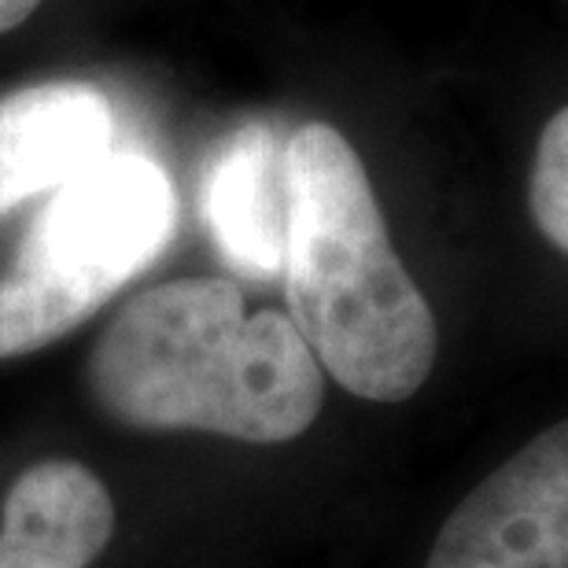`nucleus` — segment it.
Listing matches in <instances>:
<instances>
[{"label":"nucleus","mask_w":568,"mask_h":568,"mask_svg":"<svg viewBox=\"0 0 568 568\" xmlns=\"http://www.w3.org/2000/svg\"><path fill=\"white\" fill-rule=\"evenodd\" d=\"M89 388L126 428L288 443L314 425L325 381L288 314H247L225 277H181L115 314L89 358Z\"/></svg>","instance_id":"1"},{"label":"nucleus","mask_w":568,"mask_h":568,"mask_svg":"<svg viewBox=\"0 0 568 568\" xmlns=\"http://www.w3.org/2000/svg\"><path fill=\"white\" fill-rule=\"evenodd\" d=\"M284 292L288 317L339 388L403 403L436 366L439 333L422 288L395 255L369 174L328 122L284 144Z\"/></svg>","instance_id":"2"},{"label":"nucleus","mask_w":568,"mask_h":568,"mask_svg":"<svg viewBox=\"0 0 568 568\" xmlns=\"http://www.w3.org/2000/svg\"><path fill=\"white\" fill-rule=\"evenodd\" d=\"M174 225L178 192L155 159L108 152L67 178L0 277V358L82 325L163 252Z\"/></svg>","instance_id":"3"},{"label":"nucleus","mask_w":568,"mask_h":568,"mask_svg":"<svg viewBox=\"0 0 568 568\" xmlns=\"http://www.w3.org/2000/svg\"><path fill=\"white\" fill-rule=\"evenodd\" d=\"M425 568H568V422L462 498Z\"/></svg>","instance_id":"4"},{"label":"nucleus","mask_w":568,"mask_h":568,"mask_svg":"<svg viewBox=\"0 0 568 568\" xmlns=\"http://www.w3.org/2000/svg\"><path fill=\"white\" fill-rule=\"evenodd\" d=\"M115 108L97 85L41 82L0 100V214L104 159Z\"/></svg>","instance_id":"5"},{"label":"nucleus","mask_w":568,"mask_h":568,"mask_svg":"<svg viewBox=\"0 0 568 568\" xmlns=\"http://www.w3.org/2000/svg\"><path fill=\"white\" fill-rule=\"evenodd\" d=\"M203 222L236 274L281 277L288 225L284 144L263 122H247L214 148L203 174Z\"/></svg>","instance_id":"6"},{"label":"nucleus","mask_w":568,"mask_h":568,"mask_svg":"<svg viewBox=\"0 0 568 568\" xmlns=\"http://www.w3.org/2000/svg\"><path fill=\"white\" fill-rule=\"evenodd\" d=\"M115 536V503L82 462H41L11 484L0 568H89Z\"/></svg>","instance_id":"7"},{"label":"nucleus","mask_w":568,"mask_h":568,"mask_svg":"<svg viewBox=\"0 0 568 568\" xmlns=\"http://www.w3.org/2000/svg\"><path fill=\"white\" fill-rule=\"evenodd\" d=\"M528 200L542 236L568 255V108H561L542 130Z\"/></svg>","instance_id":"8"},{"label":"nucleus","mask_w":568,"mask_h":568,"mask_svg":"<svg viewBox=\"0 0 568 568\" xmlns=\"http://www.w3.org/2000/svg\"><path fill=\"white\" fill-rule=\"evenodd\" d=\"M41 0H0V33L16 30L19 22H27L38 11Z\"/></svg>","instance_id":"9"}]
</instances>
